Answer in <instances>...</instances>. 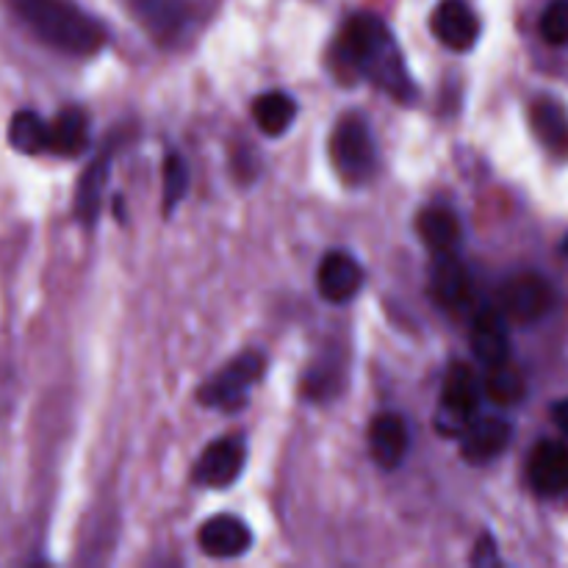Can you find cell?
<instances>
[{
	"label": "cell",
	"instance_id": "1",
	"mask_svg": "<svg viewBox=\"0 0 568 568\" xmlns=\"http://www.w3.org/2000/svg\"><path fill=\"white\" fill-rule=\"evenodd\" d=\"M336 61L347 64L353 75L369 78L375 87L394 100L410 103L416 98V83L403 59L392 28L375 14H355L344 22L336 42Z\"/></svg>",
	"mask_w": 568,
	"mask_h": 568
},
{
	"label": "cell",
	"instance_id": "2",
	"mask_svg": "<svg viewBox=\"0 0 568 568\" xmlns=\"http://www.w3.org/2000/svg\"><path fill=\"white\" fill-rule=\"evenodd\" d=\"M14 14L50 48L70 55H92L105 44V31L72 0H9Z\"/></svg>",
	"mask_w": 568,
	"mask_h": 568
},
{
	"label": "cell",
	"instance_id": "3",
	"mask_svg": "<svg viewBox=\"0 0 568 568\" xmlns=\"http://www.w3.org/2000/svg\"><path fill=\"white\" fill-rule=\"evenodd\" d=\"M483 392H486V386L477 377V372L466 364H455L444 381L442 405H438L436 416L438 433H444L447 438L464 436L466 427L475 422L471 416L480 408Z\"/></svg>",
	"mask_w": 568,
	"mask_h": 568
},
{
	"label": "cell",
	"instance_id": "4",
	"mask_svg": "<svg viewBox=\"0 0 568 568\" xmlns=\"http://www.w3.org/2000/svg\"><path fill=\"white\" fill-rule=\"evenodd\" d=\"M331 155L347 183H366L375 172V142L364 114H344L331 139Z\"/></svg>",
	"mask_w": 568,
	"mask_h": 568
},
{
	"label": "cell",
	"instance_id": "5",
	"mask_svg": "<svg viewBox=\"0 0 568 568\" xmlns=\"http://www.w3.org/2000/svg\"><path fill=\"white\" fill-rule=\"evenodd\" d=\"M264 375V361L255 353L239 355L225 366L214 381L200 388V403L220 410H239L247 405V394Z\"/></svg>",
	"mask_w": 568,
	"mask_h": 568
},
{
	"label": "cell",
	"instance_id": "6",
	"mask_svg": "<svg viewBox=\"0 0 568 568\" xmlns=\"http://www.w3.org/2000/svg\"><path fill=\"white\" fill-rule=\"evenodd\" d=\"M552 286L538 272H521L499 288V311L519 325H532V322L544 320L552 311Z\"/></svg>",
	"mask_w": 568,
	"mask_h": 568
},
{
	"label": "cell",
	"instance_id": "7",
	"mask_svg": "<svg viewBox=\"0 0 568 568\" xmlns=\"http://www.w3.org/2000/svg\"><path fill=\"white\" fill-rule=\"evenodd\" d=\"M430 28L438 42L455 53H466L480 39V20L466 0H442L433 11Z\"/></svg>",
	"mask_w": 568,
	"mask_h": 568
},
{
	"label": "cell",
	"instance_id": "8",
	"mask_svg": "<svg viewBox=\"0 0 568 568\" xmlns=\"http://www.w3.org/2000/svg\"><path fill=\"white\" fill-rule=\"evenodd\" d=\"M361 283H364V270L349 253L333 250L322 258L320 272H316V286H320L322 300L336 305L349 303L361 292Z\"/></svg>",
	"mask_w": 568,
	"mask_h": 568
},
{
	"label": "cell",
	"instance_id": "9",
	"mask_svg": "<svg viewBox=\"0 0 568 568\" xmlns=\"http://www.w3.org/2000/svg\"><path fill=\"white\" fill-rule=\"evenodd\" d=\"M197 541L200 549H203L205 555H211V558L231 560L242 558V555L253 547V530H250L239 516L222 514L200 527Z\"/></svg>",
	"mask_w": 568,
	"mask_h": 568
},
{
	"label": "cell",
	"instance_id": "10",
	"mask_svg": "<svg viewBox=\"0 0 568 568\" xmlns=\"http://www.w3.org/2000/svg\"><path fill=\"white\" fill-rule=\"evenodd\" d=\"M244 469V447L239 438H220L209 444L194 469V480L209 488H227Z\"/></svg>",
	"mask_w": 568,
	"mask_h": 568
},
{
	"label": "cell",
	"instance_id": "11",
	"mask_svg": "<svg viewBox=\"0 0 568 568\" xmlns=\"http://www.w3.org/2000/svg\"><path fill=\"white\" fill-rule=\"evenodd\" d=\"M530 483L544 497H560L568 491V444L549 438L532 449Z\"/></svg>",
	"mask_w": 568,
	"mask_h": 568
},
{
	"label": "cell",
	"instance_id": "12",
	"mask_svg": "<svg viewBox=\"0 0 568 568\" xmlns=\"http://www.w3.org/2000/svg\"><path fill=\"white\" fill-rule=\"evenodd\" d=\"M510 425L497 416H488V419H475L466 433L460 436V455H464L466 464L483 466L488 460H494L497 455L505 453V447L510 444Z\"/></svg>",
	"mask_w": 568,
	"mask_h": 568
},
{
	"label": "cell",
	"instance_id": "13",
	"mask_svg": "<svg viewBox=\"0 0 568 568\" xmlns=\"http://www.w3.org/2000/svg\"><path fill=\"white\" fill-rule=\"evenodd\" d=\"M430 292L436 303H442L444 308L460 311L469 305L471 281L466 266L458 261V255H436V264H433L430 272Z\"/></svg>",
	"mask_w": 568,
	"mask_h": 568
},
{
	"label": "cell",
	"instance_id": "14",
	"mask_svg": "<svg viewBox=\"0 0 568 568\" xmlns=\"http://www.w3.org/2000/svg\"><path fill=\"white\" fill-rule=\"evenodd\" d=\"M471 349H475L477 361H483L486 366L508 361L510 336L508 316L503 311L486 308L475 316V325H471Z\"/></svg>",
	"mask_w": 568,
	"mask_h": 568
},
{
	"label": "cell",
	"instance_id": "15",
	"mask_svg": "<svg viewBox=\"0 0 568 568\" xmlns=\"http://www.w3.org/2000/svg\"><path fill=\"white\" fill-rule=\"evenodd\" d=\"M369 449L372 458L383 469H397L408 453V427L399 416L383 414L369 427Z\"/></svg>",
	"mask_w": 568,
	"mask_h": 568
},
{
	"label": "cell",
	"instance_id": "16",
	"mask_svg": "<svg viewBox=\"0 0 568 568\" xmlns=\"http://www.w3.org/2000/svg\"><path fill=\"white\" fill-rule=\"evenodd\" d=\"M128 6L155 39L175 37L189 14L186 0H128Z\"/></svg>",
	"mask_w": 568,
	"mask_h": 568
},
{
	"label": "cell",
	"instance_id": "17",
	"mask_svg": "<svg viewBox=\"0 0 568 568\" xmlns=\"http://www.w3.org/2000/svg\"><path fill=\"white\" fill-rule=\"evenodd\" d=\"M416 227H419L422 242H425L436 255L458 253L464 231H460L458 216L449 209H444V205H430V209H425L419 214Z\"/></svg>",
	"mask_w": 568,
	"mask_h": 568
},
{
	"label": "cell",
	"instance_id": "18",
	"mask_svg": "<svg viewBox=\"0 0 568 568\" xmlns=\"http://www.w3.org/2000/svg\"><path fill=\"white\" fill-rule=\"evenodd\" d=\"M89 142V128H87V114L75 105L59 111L55 120L50 122V153L55 155H72L83 153Z\"/></svg>",
	"mask_w": 568,
	"mask_h": 568
},
{
	"label": "cell",
	"instance_id": "19",
	"mask_svg": "<svg viewBox=\"0 0 568 568\" xmlns=\"http://www.w3.org/2000/svg\"><path fill=\"white\" fill-rule=\"evenodd\" d=\"M297 116V103L286 92H266L255 98L253 120L264 136H283Z\"/></svg>",
	"mask_w": 568,
	"mask_h": 568
},
{
	"label": "cell",
	"instance_id": "20",
	"mask_svg": "<svg viewBox=\"0 0 568 568\" xmlns=\"http://www.w3.org/2000/svg\"><path fill=\"white\" fill-rule=\"evenodd\" d=\"M532 128L552 153L568 155V114L558 100H536V105H532Z\"/></svg>",
	"mask_w": 568,
	"mask_h": 568
},
{
	"label": "cell",
	"instance_id": "21",
	"mask_svg": "<svg viewBox=\"0 0 568 568\" xmlns=\"http://www.w3.org/2000/svg\"><path fill=\"white\" fill-rule=\"evenodd\" d=\"M109 153L100 155L98 161H92V166L87 170V175L78 183L75 194V214L83 225H92L100 214V203H103L105 181H109Z\"/></svg>",
	"mask_w": 568,
	"mask_h": 568
},
{
	"label": "cell",
	"instance_id": "22",
	"mask_svg": "<svg viewBox=\"0 0 568 568\" xmlns=\"http://www.w3.org/2000/svg\"><path fill=\"white\" fill-rule=\"evenodd\" d=\"M11 148L26 155H39L50 150V122H44L37 111H17L9 122Z\"/></svg>",
	"mask_w": 568,
	"mask_h": 568
},
{
	"label": "cell",
	"instance_id": "23",
	"mask_svg": "<svg viewBox=\"0 0 568 568\" xmlns=\"http://www.w3.org/2000/svg\"><path fill=\"white\" fill-rule=\"evenodd\" d=\"M483 386H486L488 399L497 405H505V408L525 399V377L508 361L488 366L486 377H483Z\"/></svg>",
	"mask_w": 568,
	"mask_h": 568
},
{
	"label": "cell",
	"instance_id": "24",
	"mask_svg": "<svg viewBox=\"0 0 568 568\" xmlns=\"http://www.w3.org/2000/svg\"><path fill=\"white\" fill-rule=\"evenodd\" d=\"M189 189V170H186V161L181 159L178 153L166 155L164 161V211L166 216L172 214L178 203L183 200Z\"/></svg>",
	"mask_w": 568,
	"mask_h": 568
},
{
	"label": "cell",
	"instance_id": "25",
	"mask_svg": "<svg viewBox=\"0 0 568 568\" xmlns=\"http://www.w3.org/2000/svg\"><path fill=\"white\" fill-rule=\"evenodd\" d=\"M541 37L549 44H568V0H552L541 14Z\"/></svg>",
	"mask_w": 568,
	"mask_h": 568
},
{
	"label": "cell",
	"instance_id": "26",
	"mask_svg": "<svg viewBox=\"0 0 568 568\" xmlns=\"http://www.w3.org/2000/svg\"><path fill=\"white\" fill-rule=\"evenodd\" d=\"M471 564L475 566H497V547H494V538L491 536H483L480 544L475 547V555H471Z\"/></svg>",
	"mask_w": 568,
	"mask_h": 568
},
{
	"label": "cell",
	"instance_id": "27",
	"mask_svg": "<svg viewBox=\"0 0 568 568\" xmlns=\"http://www.w3.org/2000/svg\"><path fill=\"white\" fill-rule=\"evenodd\" d=\"M552 422L558 425L560 433L568 436V399H560V403L552 405Z\"/></svg>",
	"mask_w": 568,
	"mask_h": 568
},
{
	"label": "cell",
	"instance_id": "28",
	"mask_svg": "<svg viewBox=\"0 0 568 568\" xmlns=\"http://www.w3.org/2000/svg\"><path fill=\"white\" fill-rule=\"evenodd\" d=\"M560 253H564V255H566V258H568V236L564 239V244H560Z\"/></svg>",
	"mask_w": 568,
	"mask_h": 568
}]
</instances>
